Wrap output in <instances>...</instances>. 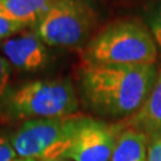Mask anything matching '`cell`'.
I'll use <instances>...</instances> for the list:
<instances>
[{
  "mask_svg": "<svg viewBox=\"0 0 161 161\" xmlns=\"http://www.w3.org/2000/svg\"><path fill=\"white\" fill-rule=\"evenodd\" d=\"M158 46L146 24L118 19L93 35L84 47V64H155Z\"/></svg>",
  "mask_w": 161,
  "mask_h": 161,
  "instance_id": "2",
  "label": "cell"
},
{
  "mask_svg": "<svg viewBox=\"0 0 161 161\" xmlns=\"http://www.w3.org/2000/svg\"><path fill=\"white\" fill-rule=\"evenodd\" d=\"M0 49L8 64L24 72L40 70L49 61L48 46L34 30H25L7 38L0 44Z\"/></svg>",
  "mask_w": 161,
  "mask_h": 161,
  "instance_id": "7",
  "label": "cell"
},
{
  "mask_svg": "<svg viewBox=\"0 0 161 161\" xmlns=\"http://www.w3.org/2000/svg\"><path fill=\"white\" fill-rule=\"evenodd\" d=\"M125 127L143 132L148 140L161 136V64L152 92L141 109L128 118Z\"/></svg>",
  "mask_w": 161,
  "mask_h": 161,
  "instance_id": "8",
  "label": "cell"
},
{
  "mask_svg": "<svg viewBox=\"0 0 161 161\" xmlns=\"http://www.w3.org/2000/svg\"><path fill=\"white\" fill-rule=\"evenodd\" d=\"M124 125L81 115L74 137L62 158L68 161H110Z\"/></svg>",
  "mask_w": 161,
  "mask_h": 161,
  "instance_id": "6",
  "label": "cell"
},
{
  "mask_svg": "<svg viewBox=\"0 0 161 161\" xmlns=\"http://www.w3.org/2000/svg\"><path fill=\"white\" fill-rule=\"evenodd\" d=\"M55 0H4L0 14L34 28L44 17Z\"/></svg>",
  "mask_w": 161,
  "mask_h": 161,
  "instance_id": "9",
  "label": "cell"
},
{
  "mask_svg": "<svg viewBox=\"0 0 161 161\" xmlns=\"http://www.w3.org/2000/svg\"><path fill=\"white\" fill-rule=\"evenodd\" d=\"M44 161H68V160H64V159H52V160H44Z\"/></svg>",
  "mask_w": 161,
  "mask_h": 161,
  "instance_id": "17",
  "label": "cell"
},
{
  "mask_svg": "<svg viewBox=\"0 0 161 161\" xmlns=\"http://www.w3.org/2000/svg\"><path fill=\"white\" fill-rule=\"evenodd\" d=\"M97 20L88 0H55L32 30L48 47L75 49L91 40Z\"/></svg>",
  "mask_w": 161,
  "mask_h": 161,
  "instance_id": "4",
  "label": "cell"
},
{
  "mask_svg": "<svg viewBox=\"0 0 161 161\" xmlns=\"http://www.w3.org/2000/svg\"><path fill=\"white\" fill-rule=\"evenodd\" d=\"M79 97L68 78L41 79L7 91L1 100V111L13 119L61 118L76 115Z\"/></svg>",
  "mask_w": 161,
  "mask_h": 161,
  "instance_id": "3",
  "label": "cell"
},
{
  "mask_svg": "<svg viewBox=\"0 0 161 161\" xmlns=\"http://www.w3.org/2000/svg\"><path fill=\"white\" fill-rule=\"evenodd\" d=\"M10 75H11V64L0 54V103L7 93Z\"/></svg>",
  "mask_w": 161,
  "mask_h": 161,
  "instance_id": "13",
  "label": "cell"
},
{
  "mask_svg": "<svg viewBox=\"0 0 161 161\" xmlns=\"http://www.w3.org/2000/svg\"><path fill=\"white\" fill-rule=\"evenodd\" d=\"M148 142L143 132L124 127L110 161H147Z\"/></svg>",
  "mask_w": 161,
  "mask_h": 161,
  "instance_id": "10",
  "label": "cell"
},
{
  "mask_svg": "<svg viewBox=\"0 0 161 161\" xmlns=\"http://www.w3.org/2000/svg\"><path fill=\"white\" fill-rule=\"evenodd\" d=\"M28 28H29V25H26V24L14 22L10 18L0 14V43H3L7 38H10L22 31H25Z\"/></svg>",
  "mask_w": 161,
  "mask_h": 161,
  "instance_id": "12",
  "label": "cell"
},
{
  "mask_svg": "<svg viewBox=\"0 0 161 161\" xmlns=\"http://www.w3.org/2000/svg\"><path fill=\"white\" fill-rule=\"evenodd\" d=\"M158 64H84L79 70L82 103L105 119L134 116L147 100L158 75Z\"/></svg>",
  "mask_w": 161,
  "mask_h": 161,
  "instance_id": "1",
  "label": "cell"
},
{
  "mask_svg": "<svg viewBox=\"0 0 161 161\" xmlns=\"http://www.w3.org/2000/svg\"><path fill=\"white\" fill-rule=\"evenodd\" d=\"M12 161H37L35 160V159H29V158H16L14 160Z\"/></svg>",
  "mask_w": 161,
  "mask_h": 161,
  "instance_id": "16",
  "label": "cell"
},
{
  "mask_svg": "<svg viewBox=\"0 0 161 161\" xmlns=\"http://www.w3.org/2000/svg\"><path fill=\"white\" fill-rule=\"evenodd\" d=\"M148 156L147 161H161V136L148 140Z\"/></svg>",
  "mask_w": 161,
  "mask_h": 161,
  "instance_id": "15",
  "label": "cell"
},
{
  "mask_svg": "<svg viewBox=\"0 0 161 161\" xmlns=\"http://www.w3.org/2000/svg\"><path fill=\"white\" fill-rule=\"evenodd\" d=\"M17 158L10 138L0 135V161H12Z\"/></svg>",
  "mask_w": 161,
  "mask_h": 161,
  "instance_id": "14",
  "label": "cell"
},
{
  "mask_svg": "<svg viewBox=\"0 0 161 161\" xmlns=\"http://www.w3.org/2000/svg\"><path fill=\"white\" fill-rule=\"evenodd\" d=\"M146 25L161 49V0H152L146 10Z\"/></svg>",
  "mask_w": 161,
  "mask_h": 161,
  "instance_id": "11",
  "label": "cell"
},
{
  "mask_svg": "<svg viewBox=\"0 0 161 161\" xmlns=\"http://www.w3.org/2000/svg\"><path fill=\"white\" fill-rule=\"evenodd\" d=\"M3 1H4V0H0V3H3Z\"/></svg>",
  "mask_w": 161,
  "mask_h": 161,
  "instance_id": "18",
  "label": "cell"
},
{
  "mask_svg": "<svg viewBox=\"0 0 161 161\" xmlns=\"http://www.w3.org/2000/svg\"><path fill=\"white\" fill-rule=\"evenodd\" d=\"M81 115L24 122L10 137L19 158L37 161L62 158L79 127Z\"/></svg>",
  "mask_w": 161,
  "mask_h": 161,
  "instance_id": "5",
  "label": "cell"
}]
</instances>
